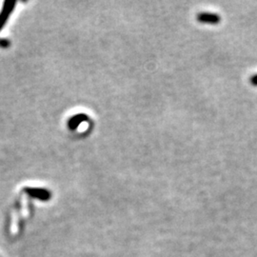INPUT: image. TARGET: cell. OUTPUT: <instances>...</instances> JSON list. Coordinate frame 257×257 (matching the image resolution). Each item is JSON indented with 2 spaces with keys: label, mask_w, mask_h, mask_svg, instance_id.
Returning <instances> with one entry per match:
<instances>
[{
  "label": "cell",
  "mask_w": 257,
  "mask_h": 257,
  "mask_svg": "<svg viewBox=\"0 0 257 257\" xmlns=\"http://www.w3.org/2000/svg\"><path fill=\"white\" fill-rule=\"evenodd\" d=\"M16 1H6L3 5V9L0 13V30L3 28L4 24L8 20L11 13L14 11L16 6Z\"/></svg>",
  "instance_id": "cell-1"
},
{
  "label": "cell",
  "mask_w": 257,
  "mask_h": 257,
  "mask_svg": "<svg viewBox=\"0 0 257 257\" xmlns=\"http://www.w3.org/2000/svg\"><path fill=\"white\" fill-rule=\"evenodd\" d=\"M198 19L201 22L208 24H216L220 20V16L212 13H201L198 15Z\"/></svg>",
  "instance_id": "cell-2"
},
{
  "label": "cell",
  "mask_w": 257,
  "mask_h": 257,
  "mask_svg": "<svg viewBox=\"0 0 257 257\" xmlns=\"http://www.w3.org/2000/svg\"><path fill=\"white\" fill-rule=\"evenodd\" d=\"M26 192L33 197H36L41 200H47L50 197V193L48 191L43 189H26Z\"/></svg>",
  "instance_id": "cell-3"
},
{
  "label": "cell",
  "mask_w": 257,
  "mask_h": 257,
  "mask_svg": "<svg viewBox=\"0 0 257 257\" xmlns=\"http://www.w3.org/2000/svg\"><path fill=\"white\" fill-rule=\"evenodd\" d=\"M10 46V41L7 39L0 38V47L2 48H8Z\"/></svg>",
  "instance_id": "cell-4"
},
{
  "label": "cell",
  "mask_w": 257,
  "mask_h": 257,
  "mask_svg": "<svg viewBox=\"0 0 257 257\" xmlns=\"http://www.w3.org/2000/svg\"><path fill=\"white\" fill-rule=\"evenodd\" d=\"M251 82L254 84V85H257V75H256V76H254L253 77H252V79H251Z\"/></svg>",
  "instance_id": "cell-5"
}]
</instances>
